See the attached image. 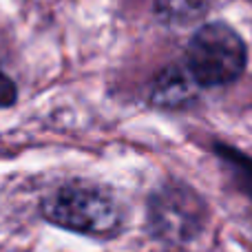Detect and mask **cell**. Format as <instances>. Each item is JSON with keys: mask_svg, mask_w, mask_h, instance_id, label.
Here are the masks:
<instances>
[{"mask_svg": "<svg viewBox=\"0 0 252 252\" xmlns=\"http://www.w3.org/2000/svg\"><path fill=\"white\" fill-rule=\"evenodd\" d=\"M42 215L53 226L91 237H113L122 228V210L115 197L84 182L64 184L47 195Z\"/></svg>", "mask_w": 252, "mask_h": 252, "instance_id": "obj_1", "label": "cell"}, {"mask_svg": "<svg viewBox=\"0 0 252 252\" xmlns=\"http://www.w3.org/2000/svg\"><path fill=\"white\" fill-rule=\"evenodd\" d=\"M184 64L201 89H217L237 82L248 64L246 42L226 22H208L188 40Z\"/></svg>", "mask_w": 252, "mask_h": 252, "instance_id": "obj_2", "label": "cell"}, {"mask_svg": "<svg viewBox=\"0 0 252 252\" xmlns=\"http://www.w3.org/2000/svg\"><path fill=\"white\" fill-rule=\"evenodd\" d=\"M204 204L186 186H166L151 201V221L168 239H190L201 228Z\"/></svg>", "mask_w": 252, "mask_h": 252, "instance_id": "obj_3", "label": "cell"}, {"mask_svg": "<svg viewBox=\"0 0 252 252\" xmlns=\"http://www.w3.org/2000/svg\"><path fill=\"white\" fill-rule=\"evenodd\" d=\"M199 91L201 87L197 84V80L192 78V73L184 62L182 64H170L153 82L151 104L166 111H182L195 104Z\"/></svg>", "mask_w": 252, "mask_h": 252, "instance_id": "obj_4", "label": "cell"}, {"mask_svg": "<svg viewBox=\"0 0 252 252\" xmlns=\"http://www.w3.org/2000/svg\"><path fill=\"white\" fill-rule=\"evenodd\" d=\"M210 9V0H155V13L164 25L186 27Z\"/></svg>", "mask_w": 252, "mask_h": 252, "instance_id": "obj_5", "label": "cell"}, {"mask_svg": "<svg viewBox=\"0 0 252 252\" xmlns=\"http://www.w3.org/2000/svg\"><path fill=\"white\" fill-rule=\"evenodd\" d=\"M217 153L228 161V164H230V168L235 170V175H239V179L246 177V182H250L248 186H246V190L252 195V161L246 159L241 153L230 151L228 146H217Z\"/></svg>", "mask_w": 252, "mask_h": 252, "instance_id": "obj_6", "label": "cell"}, {"mask_svg": "<svg viewBox=\"0 0 252 252\" xmlns=\"http://www.w3.org/2000/svg\"><path fill=\"white\" fill-rule=\"evenodd\" d=\"M16 97H18L16 84H13L11 80H9L7 75L0 71V109H4V106H11L13 102H16Z\"/></svg>", "mask_w": 252, "mask_h": 252, "instance_id": "obj_7", "label": "cell"}]
</instances>
